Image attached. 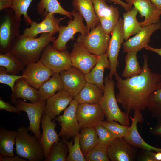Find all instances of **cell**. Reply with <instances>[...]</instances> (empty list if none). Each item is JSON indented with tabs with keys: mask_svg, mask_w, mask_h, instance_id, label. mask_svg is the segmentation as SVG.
I'll return each mask as SVG.
<instances>
[{
	"mask_svg": "<svg viewBox=\"0 0 161 161\" xmlns=\"http://www.w3.org/2000/svg\"><path fill=\"white\" fill-rule=\"evenodd\" d=\"M95 12L100 22L110 19L119 12L118 7L108 5L105 0H92Z\"/></svg>",
	"mask_w": 161,
	"mask_h": 161,
	"instance_id": "cell-34",
	"label": "cell"
},
{
	"mask_svg": "<svg viewBox=\"0 0 161 161\" xmlns=\"http://www.w3.org/2000/svg\"><path fill=\"white\" fill-rule=\"evenodd\" d=\"M104 83L103 95L99 103L104 112L106 121H115L123 125L129 126V114L122 111L117 104L114 91V80L107 75L104 79Z\"/></svg>",
	"mask_w": 161,
	"mask_h": 161,
	"instance_id": "cell-3",
	"label": "cell"
},
{
	"mask_svg": "<svg viewBox=\"0 0 161 161\" xmlns=\"http://www.w3.org/2000/svg\"><path fill=\"white\" fill-rule=\"evenodd\" d=\"M78 103L73 99L70 102L69 107L65 110L64 114L58 115L55 119L60 124L61 130L59 134L60 137L66 140L74 137L81 129L78 123L76 110Z\"/></svg>",
	"mask_w": 161,
	"mask_h": 161,
	"instance_id": "cell-10",
	"label": "cell"
},
{
	"mask_svg": "<svg viewBox=\"0 0 161 161\" xmlns=\"http://www.w3.org/2000/svg\"><path fill=\"white\" fill-rule=\"evenodd\" d=\"M16 131L0 129V157L14 156V146L16 143Z\"/></svg>",
	"mask_w": 161,
	"mask_h": 161,
	"instance_id": "cell-28",
	"label": "cell"
},
{
	"mask_svg": "<svg viewBox=\"0 0 161 161\" xmlns=\"http://www.w3.org/2000/svg\"><path fill=\"white\" fill-rule=\"evenodd\" d=\"M110 37L103 30L100 23L84 36L78 35L76 42L91 54L99 55L106 52Z\"/></svg>",
	"mask_w": 161,
	"mask_h": 161,
	"instance_id": "cell-7",
	"label": "cell"
},
{
	"mask_svg": "<svg viewBox=\"0 0 161 161\" xmlns=\"http://www.w3.org/2000/svg\"><path fill=\"white\" fill-rule=\"evenodd\" d=\"M56 38L47 32L41 33L35 38L20 34L13 41L9 52L26 66L28 64L39 61L46 46Z\"/></svg>",
	"mask_w": 161,
	"mask_h": 161,
	"instance_id": "cell-2",
	"label": "cell"
},
{
	"mask_svg": "<svg viewBox=\"0 0 161 161\" xmlns=\"http://www.w3.org/2000/svg\"><path fill=\"white\" fill-rule=\"evenodd\" d=\"M143 58L142 70L139 75L124 79L117 72L114 75L119 91L117 100L128 114L132 110H145L149 96L161 82V75L152 72L149 67L148 56L145 54Z\"/></svg>",
	"mask_w": 161,
	"mask_h": 161,
	"instance_id": "cell-1",
	"label": "cell"
},
{
	"mask_svg": "<svg viewBox=\"0 0 161 161\" xmlns=\"http://www.w3.org/2000/svg\"><path fill=\"white\" fill-rule=\"evenodd\" d=\"M111 36L109 41L106 52L110 64L108 76L112 79L117 73V68L119 64L118 60L121 44L124 42L123 19L120 18L111 32Z\"/></svg>",
	"mask_w": 161,
	"mask_h": 161,
	"instance_id": "cell-9",
	"label": "cell"
},
{
	"mask_svg": "<svg viewBox=\"0 0 161 161\" xmlns=\"http://www.w3.org/2000/svg\"><path fill=\"white\" fill-rule=\"evenodd\" d=\"M108 157L112 161H132L136 158V152L133 146L123 138H117L107 148Z\"/></svg>",
	"mask_w": 161,
	"mask_h": 161,
	"instance_id": "cell-21",
	"label": "cell"
},
{
	"mask_svg": "<svg viewBox=\"0 0 161 161\" xmlns=\"http://www.w3.org/2000/svg\"><path fill=\"white\" fill-rule=\"evenodd\" d=\"M145 48L146 50L155 52L161 56V48H155L148 45Z\"/></svg>",
	"mask_w": 161,
	"mask_h": 161,
	"instance_id": "cell-49",
	"label": "cell"
},
{
	"mask_svg": "<svg viewBox=\"0 0 161 161\" xmlns=\"http://www.w3.org/2000/svg\"><path fill=\"white\" fill-rule=\"evenodd\" d=\"M138 52L133 51L127 52L125 57V66L122 78H128L141 73L142 68L140 67L137 58Z\"/></svg>",
	"mask_w": 161,
	"mask_h": 161,
	"instance_id": "cell-33",
	"label": "cell"
},
{
	"mask_svg": "<svg viewBox=\"0 0 161 161\" xmlns=\"http://www.w3.org/2000/svg\"><path fill=\"white\" fill-rule=\"evenodd\" d=\"M95 127L98 137V143L107 148L117 138L102 125L97 126Z\"/></svg>",
	"mask_w": 161,
	"mask_h": 161,
	"instance_id": "cell-41",
	"label": "cell"
},
{
	"mask_svg": "<svg viewBox=\"0 0 161 161\" xmlns=\"http://www.w3.org/2000/svg\"><path fill=\"white\" fill-rule=\"evenodd\" d=\"M37 10L41 17L45 18L50 13H59L72 18L73 11H68L60 4L57 0H40L37 5Z\"/></svg>",
	"mask_w": 161,
	"mask_h": 161,
	"instance_id": "cell-29",
	"label": "cell"
},
{
	"mask_svg": "<svg viewBox=\"0 0 161 161\" xmlns=\"http://www.w3.org/2000/svg\"><path fill=\"white\" fill-rule=\"evenodd\" d=\"M54 72L40 60L27 64L23 71L22 75L24 77L23 78L29 85L38 89Z\"/></svg>",
	"mask_w": 161,
	"mask_h": 161,
	"instance_id": "cell-13",
	"label": "cell"
},
{
	"mask_svg": "<svg viewBox=\"0 0 161 161\" xmlns=\"http://www.w3.org/2000/svg\"><path fill=\"white\" fill-rule=\"evenodd\" d=\"M28 128L24 126L16 131V154L29 161L44 160V151L36 136L29 133Z\"/></svg>",
	"mask_w": 161,
	"mask_h": 161,
	"instance_id": "cell-4",
	"label": "cell"
},
{
	"mask_svg": "<svg viewBox=\"0 0 161 161\" xmlns=\"http://www.w3.org/2000/svg\"><path fill=\"white\" fill-rule=\"evenodd\" d=\"M155 157L156 161H161V152H155Z\"/></svg>",
	"mask_w": 161,
	"mask_h": 161,
	"instance_id": "cell-51",
	"label": "cell"
},
{
	"mask_svg": "<svg viewBox=\"0 0 161 161\" xmlns=\"http://www.w3.org/2000/svg\"><path fill=\"white\" fill-rule=\"evenodd\" d=\"M110 64L106 53L97 56L95 66L85 75L86 82L97 85L103 92L104 89V72L105 69H110Z\"/></svg>",
	"mask_w": 161,
	"mask_h": 161,
	"instance_id": "cell-23",
	"label": "cell"
},
{
	"mask_svg": "<svg viewBox=\"0 0 161 161\" xmlns=\"http://www.w3.org/2000/svg\"><path fill=\"white\" fill-rule=\"evenodd\" d=\"M63 89L74 97L85 84V75L78 68L72 66L69 69L59 72Z\"/></svg>",
	"mask_w": 161,
	"mask_h": 161,
	"instance_id": "cell-15",
	"label": "cell"
},
{
	"mask_svg": "<svg viewBox=\"0 0 161 161\" xmlns=\"http://www.w3.org/2000/svg\"><path fill=\"white\" fill-rule=\"evenodd\" d=\"M65 17L58 18L55 17L54 14L50 13L39 23L32 21L30 27L25 28L22 35L34 38L38 34L44 32L54 35L58 31L60 22Z\"/></svg>",
	"mask_w": 161,
	"mask_h": 161,
	"instance_id": "cell-17",
	"label": "cell"
},
{
	"mask_svg": "<svg viewBox=\"0 0 161 161\" xmlns=\"http://www.w3.org/2000/svg\"><path fill=\"white\" fill-rule=\"evenodd\" d=\"M18 99L27 100L31 103H35L40 100L38 90L29 85L23 78L16 80L13 91L10 95V100L13 103Z\"/></svg>",
	"mask_w": 161,
	"mask_h": 161,
	"instance_id": "cell-24",
	"label": "cell"
},
{
	"mask_svg": "<svg viewBox=\"0 0 161 161\" xmlns=\"http://www.w3.org/2000/svg\"><path fill=\"white\" fill-rule=\"evenodd\" d=\"M41 123L42 133L39 141L43 150L45 160L49 156L52 144L60 139L59 134L55 130L56 124L48 115L43 113Z\"/></svg>",
	"mask_w": 161,
	"mask_h": 161,
	"instance_id": "cell-22",
	"label": "cell"
},
{
	"mask_svg": "<svg viewBox=\"0 0 161 161\" xmlns=\"http://www.w3.org/2000/svg\"><path fill=\"white\" fill-rule=\"evenodd\" d=\"M22 75H11L7 73L5 68L2 66L0 67V83L9 86L12 92L14 90V86L16 80L21 78H24Z\"/></svg>",
	"mask_w": 161,
	"mask_h": 161,
	"instance_id": "cell-42",
	"label": "cell"
},
{
	"mask_svg": "<svg viewBox=\"0 0 161 161\" xmlns=\"http://www.w3.org/2000/svg\"><path fill=\"white\" fill-rule=\"evenodd\" d=\"M21 23L16 19L12 8L5 9L0 25L1 54L10 51L13 41L20 34Z\"/></svg>",
	"mask_w": 161,
	"mask_h": 161,
	"instance_id": "cell-6",
	"label": "cell"
},
{
	"mask_svg": "<svg viewBox=\"0 0 161 161\" xmlns=\"http://www.w3.org/2000/svg\"><path fill=\"white\" fill-rule=\"evenodd\" d=\"M80 130L79 142L83 154L96 146L99 139L95 127L83 128Z\"/></svg>",
	"mask_w": 161,
	"mask_h": 161,
	"instance_id": "cell-30",
	"label": "cell"
},
{
	"mask_svg": "<svg viewBox=\"0 0 161 161\" xmlns=\"http://www.w3.org/2000/svg\"><path fill=\"white\" fill-rule=\"evenodd\" d=\"M126 3L133 5L140 14L141 17H145L144 20L140 22L142 27L159 23L161 11L150 0H125Z\"/></svg>",
	"mask_w": 161,
	"mask_h": 161,
	"instance_id": "cell-19",
	"label": "cell"
},
{
	"mask_svg": "<svg viewBox=\"0 0 161 161\" xmlns=\"http://www.w3.org/2000/svg\"><path fill=\"white\" fill-rule=\"evenodd\" d=\"M68 149L66 144L60 140L52 145L48 157L45 161H66Z\"/></svg>",
	"mask_w": 161,
	"mask_h": 161,
	"instance_id": "cell-36",
	"label": "cell"
},
{
	"mask_svg": "<svg viewBox=\"0 0 161 161\" xmlns=\"http://www.w3.org/2000/svg\"><path fill=\"white\" fill-rule=\"evenodd\" d=\"M0 161H27L25 159L17 156L9 157L5 156L3 157H0Z\"/></svg>",
	"mask_w": 161,
	"mask_h": 161,
	"instance_id": "cell-48",
	"label": "cell"
},
{
	"mask_svg": "<svg viewBox=\"0 0 161 161\" xmlns=\"http://www.w3.org/2000/svg\"><path fill=\"white\" fill-rule=\"evenodd\" d=\"M116 122L103 121L101 125L117 138H123L127 134L129 126L123 125Z\"/></svg>",
	"mask_w": 161,
	"mask_h": 161,
	"instance_id": "cell-40",
	"label": "cell"
},
{
	"mask_svg": "<svg viewBox=\"0 0 161 161\" xmlns=\"http://www.w3.org/2000/svg\"><path fill=\"white\" fill-rule=\"evenodd\" d=\"M103 95V91L97 85L86 82L74 99L79 104L99 103Z\"/></svg>",
	"mask_w": 161,
	"mask_h": 161,
	"instance_id": "cell-26",
	"label": "cell"
},
{
	"mask_svg": "<svg viewBox=\"0 0 161 161\" xmlns=\"http://www.w3.org/2000/svg\"><path fill=\"white\" fill-rule=\"evenodd\" d=\"M138 12L134 7L130 11L123 14L125 40H128L131 36L136 34L142 29L136 18Z\"/></svg>",
	"mask_w": 161,
	"mask_h": 161,
	"instance_id": "cell-32",
	"label": "cell"
},
{
	"mask_svg": "<svg viewBox=\"0 0 161 161\" xmlns=\"http://www.w3.org/2000/svg\"><path fill=\"white\" fill-rule=\"evenodd\" d=\"M69 56L72 66L78 68L85 75L95 66L97 59V55L91 54L77 42L74 43Z\"/></svg>",
	"mask_w": 161,
	"mask_h": 161,
	"instance_id": "cell-14",
	"label": "cell"
},
{
	"mask_svg": "<svg viewBox=\"0 0 161 161\" xmlns=\"http://www.w3.org/2000/svg\"><path fill=\"white\" fill-rule=\"evenodd\" d=\"M73 140L68 141L65 138L62 140L67 145L69 151V154L66 159V161H86L82 151L79 142V133L73 137Z\"/></svg>",
	"mask_w": 161,
	"mask_h": 161,
	"instance_id": "cell-37",
	"label": "cell"
},
{
	"mask_svg": "<svg viewBox=\"0 0 161 161\" xmlns=\"http://www.w3.org/2000/svg\"><path fill=\"white\" fill-rule=\"evenodd\" d=\"M109 1L113 2L121 5L126 12L130 11L132 8V5L125 3L121 0H107Z\"/></svg>",
	"mask_w": 161,
	"mask_h": 161,
	"instance_id": "cell-47",
	"label": "cell"
},
{
	"mask_svg": "<svg viewBox=\"0 0 161 161\" xmlns=\"http://www.w3.org/2000/svg\"><path fill=\"white\" fill-rule=\"evenodd\" d=\"M155 153L151 151L143 150L139 158L140 161H156Z\"/></svg>",
	"mask_w": 161,
	"mask_h": 161,
	"instance_id": "cell-44",
	"label": "cell"
},
{
	"mask_svg": "<svg viewBox=\"0 0 161 161\" xmlns=\"http://www.w3.org/2000/svg\"><path fill=\"white\" fill-rule=\"evenodd\" d=\"M147 108L150 112L152 118H161V82L149 96Z\"/></svg>",
	"mask_w": 161,
	"mask_h": 161,
	"instance_id": "cell-35",
	"label": "cell"
},
{
	"mask_svg": "<svg viewBox=\"0 0 161 161\" xmlns=\"http://www.w3.org/2000/svg\"><path fill=\"white\" fill-rule=\"evenodd\" d=\"M73 19H70L67 26L61 25L58 30V35L56 39L53 41L52 46L56 50L62 52L66 50L67 42L70 39L74 40V35L80 32L83 36L89 32L87 26L83 23V18L78 11L73 10Z\"/></svg>",
	"mask_w": 161,
	"mask_h": 161,
	"instance_id": "cell-5",
	"label": "cell"
},
{
	"mask_svg": "<svg viewBox=\"0 0 161 161\" xmlns=\"http://www.w3.org/2000/svg\"></svg>",
	"mask_w": 161,
	"mask_h": 161,
	"instance_id": "cell-52",
	"label": "cell"
},
{
	"mask_svg": "<svg viewBox=\"0 0 161 161\" xmlns=\"http://www.w3.org/2000/svg\"><path fill=\"white\" fill-rule=\"evenodd\" d=\"M72 5L74 9L79 12L85 20L89 31L100 23L95 12L92 0H73Z\"/></svg>",
	"mask_w": 161,
	"mask_h": 161,
	"instance_id": "cell-25",
	"label": "cell"
},
{
	"mask_svg": "<svg viewBox=\"0 0 161 161\" xmlns=\"http://www.w3.org/2000/svg\"><path fill=\"white\" fill-rule=\"evenodd\" d=\"M33 0H13L11 8L13 10L16 20L21 21V16H24V19L27 25H30L32 21L28 16L27 11Z\"/></svg>",
	"mask_w": 161,
	"mask_h": 161,
	"instance_id": "cell-38",
	"label": "cell"
},
{
	"mask_svg": "<svg viewBox=\"0 0 161 161\" xmlns=\"http://www.w3.org/2000/svg\"><path fill=\"white\" fill-rule=\"evenodd\" d=\"M73 97L69 92L62 89L48 98L46 100L44 113L48 115L52 119L65 110Z\"/></svg>",
	"mask_w": 161,
	"mask_h": 161,
	"instance_id": "cell-20",
	"label": "cell"
},
{
	"mask_svg": "<svg viewBox=\"0 0 161 161\" xmlns=\"http://www.w3.org/2000/svg\"><path fill=\"white\" fill-rule=\"evenodd\" d=\"M63 89L59 73L55 72L51 77L44 82L38 90L40 100H47L57 91Z\"/></svg>",
	"mask_w": 161,
	"mask_h": 161,
	"instance_id": "cell-27",
	"label": "cell"
},
{
	"mask_svg": "<svg viewBox=\"0 0 161 161\" xmlns=\"http://www.w3.org/2000/svg\"><path fill=\"white\" fill-rule=\"evenodd\" d=\"M107 148L98 143L94 148L83 154L86 161H109Z\"/></svg>",
	"mask_w": 161,
	"mask_h": 161,
	"instance_id": "cell-39",
	"label": "cell"
},
{
	"mask_svg": "<svg viewBox=\"0 0 161 161\" xmlns=\"http://www.w3.org/2000/svg\"><path fill=\"white\" fill-rule=\"evenodd\" d=\"M161 28V23L160 22L143 27L135 36L123 43V52H127L133 51L138 52L145 48L148 45L153 33Z\"/></svg>",
	"mask_w": 161,
	"mask_h": 161,
	"instance_id": "cell-16",
	"label": "cell"
},
{
	"mask_svg": "<svg viewBox=\"0 0 161 161\" xmlns=\"http://www.w3.org/2000/svg\"><path fill=\"white\" fill-rule=\"evenodd\" d=\"M134 117L131 115L130 118L131 120V124L127 134L123 137L125 140L133 147L142 150L154 151L155 152H161V148H156L149 145L146 143L141 137L139 133L137 125L138 123L143 122V119L140 111H134Z\"/></svg>",
	"mask_w": 161,
	"mask_h": 161,
	"instance_id": "cell-18",
	"label": "cell"
},
{
	"mask_svg": "<svg viewBox=\"0 0 161 161\" xmlns=\"http://www.w3.org/2000/svg\"><path fill=\"white\" fill-rule=\"evenodd\" d=\"M76 115L81 128L101 125L105 117L99 103L79 104L76 109Z\"/></svg>",
	"mask_w": 161,
	"mask_h": 161,
	"instance_id": "cell-12",
	"label": "cell"
},
{
	"mask_svg": "<svg viewBox=\"0 0 161 161\" xmlns=\"http://www.w3.org/2000/svg\"><path fill=\"white\" fill-rule=\"evenodd\" d=\"M0 66L4 67L7 73L18 75L26 66L21 60L8 52L0 54Z\"/></svg>",
	"mask_w": 161,
	"mask_h": 161,
	"instance_id": "cell-31",
	"label": "cell"
},
{
	"mask_svg": "<svg viewBox=\"0 0 161 161\" xmlns=\"http://www.w3.org/2000/svg\"><path fill=\"white\" fill-rule=\"evenodd\" d=\"M156 7L161 11V0H150Z\"/></svg>",
	"mask_w": 161,
	"mask_h": 161,
	"instance_id": "cell-50",
	"label": "cell"
},
{
	"mask_svg": "<svg viewBox=\"0 0 161 161\" xmlns=\"http://www.w3.org/2000/svg\"><path fill=\"white\" fill-rule=\"evenodd\" d=\"M155 126L150 129V132L152 135L161 138V118H157Z\"/></svg>",
	"mask_w": 161,
	"mask_h": 161,
	"instance_id": "cell-45",
	"label": "cell"
},
{
	"mask_svg": "<svg viewBox=\"0 0 161 161\" xmlns=\"http://www.w3.org/2000/svg\"><path fill=\"white\" fill-rule=\"evenodd\" d=\"M13 0H0V11L11 8Z\"/></svg>",
	"mask_w": 161,
	"mask_h": 161,
	"instance_id": "cell-46",
	"label": "cell"
},
{
	"mask_svg": "<svg viewBox=\"0 0 161 161\" xmlns=\"http://www.w3.org/2000/svg\"><path fill=\"white\" fill-rule=\"evenodd\" d=\"M0 110H5L19 114H21L20 112L14 106H13L9 103L2 100L1 98L0 99Z\"/></svg>",
	"mask_w": 161,
	"mask_h": 161,
	"instance_id": "cell-43",
	"label": "cell"
},
{
	"mask_svg": "<svg viewBox=\"0 0 161 161\" xmlns=\"http://www.w3.org/2000/svg\"><path fill=\"white\" fill-rule=\"evenodd\" d=\"M46 103V100L29 103L18 99L15 100L13 103L19 111H24L26 113L29 121L28 130L35 134L38 140L42 135L40 124Z\"/></svg>",
	"mask_w": 161,
	"mask_h": 161,
	"instance_id": "cell-8",
	"label": "cell"
},
{
	"mask_svg": "<svg viewBox=\"0 0 161 161\" xmlns=\"http://www.w3.org/2000/svg\"><path fill=\"white\" fill-rule=\"evenodd\" d=\"M40 60L54 72L67 70L72 66L69 51L59 52L48 44L45 47Z\"/></svg>",
	"mask_w": 161,
	"mask_h": 161,
	"instance_id": "cell-11",
	"label": "cell"
}]
</instances>
